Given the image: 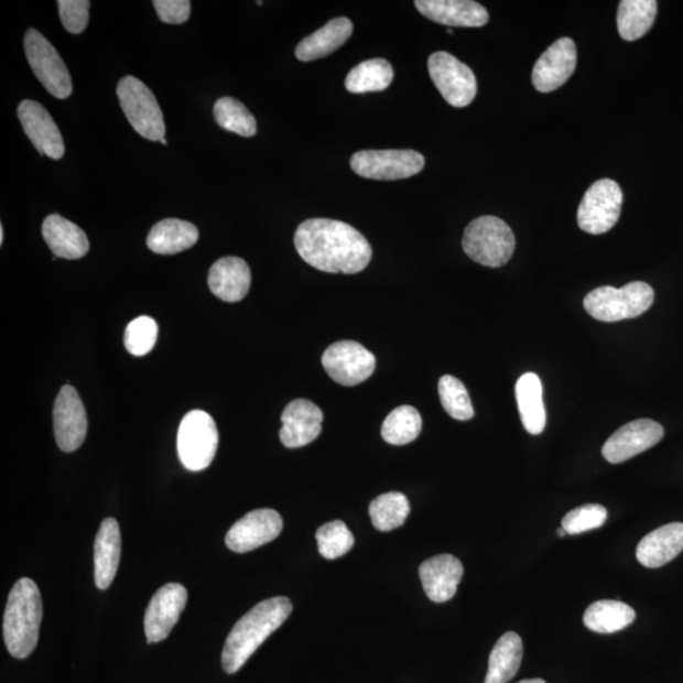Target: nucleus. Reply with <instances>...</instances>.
<instances>
[{
  "instance_id": "58836bf2",
  "label": "nucleus",
  "mask_w": 683,
  "mask_h": 683,
  "mask_svg": "<svg viewBox=\"0 0 683 683\" xmlns=\"http://www.w3.org/2000/svg\"><path fill=\"white\" fill-rule=\"evenodd\" d=\"M606 519H608V511L603 506L586 503L567 512L562 519V528L567 534L577 535L603 527Z\"/></svg>"
},
{
  "instance_id": "473e14b6",
  "label": "nucleus",
  "mask_w": 683,
  "mask_h": 683,
  "mask_svg": "<svg viewBox=\"0 0 683 683\" xmlns=\"http://www.w3.org/2000/svg\"><path fill=\"white\" fill-rule=\"evenodd\" d=\"M422 429L420 412L414 406L401 405L388 415L382 424L381 435L386 442L394 446H405L420 437Z\"/></svg>"
},
{
  "instance_id": "49530a36",
  "label": "nucleus",
  "mask_w": 683,
  "mask_h": 683,
  "mask_svg": "<svg viewBox=\"0 0 683 683\" xmlns=\"http://www.w3.org/2000/svg\"><path fill=\"white\" fill-rule=\"evenodd\" d=\"M447 33H448V34H454V30H452V29H447Z\"/></svg>"
},
{
  "instance_id": "a878e982",
  "label": "nucleus",
  "mask_w": 683,
  "mask_h": 683,
  "mask_svg": "<svg viewBox=\"0 0 683 683\" xmlns=\"http://www.w3.org/2000/svg\"><path fill=\"white\" fill-rule=\"evenodd\" d=\"M354 32L351 20L346 17L328 22L321 30L304 39L296 46L295 56L301 62L310 63L326 57L344 46Z\"/></svg>"
},
{
  "instance_id": "f257e3e1",
  "label": "nucleus",
  "mask_w": 683,
  "mask_h": 683,
  "mask_svg": "<svg viewBox=\"0 0 683 683\" xmlns=\"http://www.w3.org/2000/svg\"><path fill=\"white\" fill-rule=\"evenodd\" d=\"M295 249L314 269L329 273L361 272L372 258L367 239L345 221L313 218L297 227Z\"/></svg>"
},
{
  "instance_id": "72a5a7b5",
  "label": "nucleus",
  "mask_w": 683,
  "mask_h": 683,
  "mask_svg": "<svg viewBox=\"0 0 683 683\" xmlns=\"http://www.w3.org/2000/svg\"><path fill=\"white\" fill-rule=\"evenodd\" d=\"M371 522L380 532H391L404 525L410 503L404 494L392 491L380 495L370 503Z\"/></svg>"
},
{
  "instance_id": "e433bc0d",
  "label": "nucleus",
  "mask_w": 683,
  "mask_h": 683,
  "mask_svg": "<svg viewBox=\"0 0 683 683\" xmlns=\"http://www.w3.org/2000/svg\"><path fill=\"white\" fill-rule=\"evenodd\" d=\"M321 556L327 560L344 557L353 550L355 538L342 520L323 524L315 533Z\"/></svg>"
},
{
  "instance_id": "c9c22d12",
  "label": "nucleus",
  "mask_w": 683,
  "mask_h": 683,
  "mask_svg": "<svg viewBox=\"0 0 683 683\" xmlns=\"http://www.w3.org/2000/svg\"><path fill=\"white\" fill-rule=\"evenodd\" d=\"M441 403L456 421L473 420L475 412L467 389L455 376L444 375L438 382Z\"/></svg>"
},
{
  "instance_id": "a18cd8bd",
  "label": "nucleus",
  "mask_w": 683,
  "mask_h": 683,
  "mask_svg": "<svg viewBox=\"0 0 683 683\" xmlns=\"http://www.w3.org/2000/svg\"><path fill=\"white\" fill-rule=\"evenodd\" d=\"M160 142H161L162 144H167L166 139H162Z\"/></svg>"
},
{
  "instance_id": "37998d69",
  "label": "nucleus",
  "mask_w": 683,
  "mask_h": 683,
  "mask_svg": "<svg viewBox=\"0 0 683 683\" xmlns=\"http://www.w3.org/2000/svg\"><path fill=\"white\" fill-rule=\"evenodd\" d=\"M4 241V228L0 226V245H3Z\"/></svg>"
},
{
  "instance_id": "cd10ccee",
  "label": "nucleus",
  "mask_w": 683,
  "mask_h": 683,
  "mask_svg": "<svg viewBox=\"0 0 683 683\" xmlns=\"http://www.w3.org/2000/svg\"><path fill=\"white\" fill-rule=\"evenodd\" d=\"M516 395L525 431L533 435L541 434L545 429L546 414L540 376L534 372L520 376L516 386Z\"/></svg>"
},
{
  "instance_id": "dca6fc26",
  "label": "nucleus",
  "mask_w": 683,
  "mask_h": 683,
  "mask_svg": "<svg viewBox=\"0 0 683 683\" xmlns=\"http://www.w3.org/2000/svg\"><path fill=\"white\" fill-rule=\"evenodd\" d=\"M186 603L187 592L181 584H167L153 595L144 615V635L150 644L159 643L169 637Z\"/></svg>"
},
{
  "instance_id": "c85d7f7f",
  "label": "nucleus",
  "mask_w": 683,
  "mask_h": 683,
  "mask_svg": "<svg viewBox=\"0 0 683 683\" xmlns=\"http://www.w3.org/2000/svg\"><path fill=\"white\" fill-rule=\"evenodd\" d=\"M523 660V642L514 631L500 637L489 657L485 683H508L516 677Z\"/></svg>"
},
{
  "instance_id": "7ed1b4c3",
  "label": "nucleus",
  "mask_w": 683,
  "mask_h": 683,
  "mask_svg": "<svg viewBox=\"0 0 683 683\" xmlns=\"http://www.w3.org/2000/svg\"><path fill=\"white\" fill-rule=\"evenodd\" d=\"M42 599L33 579L23 577L14 584L4 611L3 635L8 652L14 659H28L39 642Z\"/></svg>"
},
{
  "instance_id": "c756f323",
  "label": "nucleus",
  "mask_w": 683,
  "mask_h": 683,
  "mask_svg": "<svg viewBox=\"0 0 683 683\" xmlns=\"http://www.w3.org/2000/svg\"><path fill=\"white\" fill-rule=\"evenodd\" d=\"M636 619L629 605L617 600H600L588 606L584 614L586 628L600 635H611L626 629Z\"/></svg>"
},
{
  "instance_id": "39448f33",
  "label": "nucleus",
  "mask_w": 683,
  "mask_h": 683,
  "mask_svg": "<svg viewBox=\"0 0 683 683\" xmlns=\"http://www.w3.org/2000/svg\"><path fill=\"white\" fill-rule=\"evenodd\" d=\"M463 247L473 261L488 268H501L514 253L516 237L502 219L484 216L467 226Z\"/></svg>"
},
{
  "instance_id": "4468645a",
  "label": "nucleus",
  "mask_w": 683,
  "mask_h": 683,
  "mask_svg": "<svg viewBox=\"0 0 683 683\" xmlns=\"http://www.w3.org/2000/svg\"><path fill=\"white\" fill-rule=\"evenodd\" d=\"M54 432L59 449L72 454L87 438L88 416L83 401L71 386L59 390L54 406Z\"/></svg>"
},
{
  "instance_id": "9d476101",
  "label": "nucleus",
  "mask_w": 683,
  "mask_h": 683,
  "mask_svg": "<svg viewBox=\"0 0 683 683\" xmlns=\"http://www.w3.org/2000/svg\"><path fill=\"white\" fill-rule=\"evenodd\" d=\"M622 205V192L610 178L597 181L584 195L577 212L581 229L590 235H604L618 224Z\"/></svg>"
},
{
  "instance_id": "4c0bfd02",
  "label": "nucleus",
  "mask_w": 683,
  "mask_h": 683,
  "mask_svg": "<svg viewBox=\"0 0 683 683\" xmlns=\"http://www.w3.org/2000/svg\"><path fill=\"white\" fill-rule=\"evenodd\" d=\"M159 337V326L147 315L133 319L124 332V346L133 356H144L152 351Z\"/></svg>"
},
{
  "instance_id": "f3484780",
  "label": "nucleus",
  "mask_w": 683,
  "mask_h": 683,
  "mask_svg": "<svg viewBox=\"0 0 683 683\" xmlns=\"http://www.w3.org/2000/svg\"><path fill=\"white\" fill-rule=\"evenodd\" d=\"M577 50L568 37L554 42L533 67L532 82L541 93H551L562 87L576 71Z\"/></svg>"
},
{
  "instance_id": "6ab92c4d",
  "label": "nucleus",
  "mask_w": 683,
  "mask_h": 683,
  "mask_svg": "<svg viewBox=\"0 0 683 683\" xmlns=\"http://www.w3.org/2000/svg\"><path fill=\"white\" fill-rule=\"evenodd\" d=\"M281 422V442L288 448H301L319 437L323 412L312 401L296 399L286 405Z\"/></svg>"
},
{
  "instance_id": "6e6552de",
  "label": "nucleus",
  "mask_w": 683,
  "mask_h": 683,
  "mask_svg": "<svg viewBox=\"0 0 683 683\" xmlns=\"http://www.w3.org/2000/svg\"><path fill=\"white\" fill-rule=\"evenodd\" d=\"M24 51L36 78L57 99L72 96L73 82L63 58L50 41L34 29L24 36Z\"/></svg>"
},
{
  "instance_id": "0eeeda50",
  "label": "nucleus",
  "mask_w": 683,
  "mask_h": 683,
  "mask_svg": "<svg viewBox=\"0 0 683 683\" xmlns=\"http://www.w3.org/2000/svg\"><path fill=\"white\" fill-rule=\"evenodd\" d=\"M117 96L128 122L137 133L150 141L165 139L164 115L147 85L134 76H126L118 83Z\"/></svg>"
},
{
  "instance_id": "f8f14e48",
  "label": "nucleus",
  "mask_w": 683,
  "mask_h": 683,
  "mask_svg": "<svg viewBox=\"0 0 683 683\" xmlns=\"http://www.w3.org/2000/svg\"><path fill=\"white\" fill-rule=\"evenodd\" d=\"M322 364L330 379L344 387H356L371 378L376 358L354 340H339L323 354Z\"/></svg>"
},
{
  "instance_id": "20e7f679",
  "label": "nucleus",
  "mask_w": 683,
  "mask_h": 683,
  "mask_svg": "<svg viewBox=\"0 0 683 683\" xmlns=\"http://www.w3.org/2000/svg\"><path fill=\"white\" fill-rule=\"evenodd\" d=\"M654 302L651 285L633 281L620 289L601 286L588 293L584 301L585 310L600 322L633 319L646 313Z\"/></svg>"
},
{
  "instance_id": "4be33fe9",
  "label": "nucleus",
  "mask_w": 683,
  "mask_h": 683,
  "mask_svg": "<svg viewBox=\"0 0 683 683\" xmlns=\"http://www.w3.org/2000/svg\"><path fill=\"white\" fill-rule=\"evenodd\" d=\"M121 529L116 519L102 520L94 544V578L99 590H108L121 561Z\"/></svg>"
},
{
  "instance_id": "7c9ffc66",
  "label": "nucleus",
  "mask_w": 683,
  "mask_h": 683,
  "mask_svg": "<svg viewBox=\"0 0 683 683\" xmlns=\"http://www.w3.org/2000/svg\"><path fill=\"white\" fill-rule=\"evenodd\" d=\"M657 8L654 0H622L618 10V31L626 41L642 39L652 29Z\"/></svg>"
},
{
  "instance_id": "79ce46f5",
  "label": "nucleus",
  "mask_w": 683,
  "mask_h": 683,
  "mask_svg": "<svg viewBox=\"0 0 683 683\" xmlns=\"http://www.w3.org/2000/svg\"><path fill=\"white\" fill-rule=\"evenodd\" d=\"M518 683H546V682L541 679H531V680L519 681Z\"/></svg>"
},
{
  "instance_id": "393cba45",
  "label": "nucleus",
  "mask_w": 683,
  "mask_h": 683,
  "mask_svg": "<svg viewBox=\"0 0 683 683\" xmlns=\"http://www.w3.org/2000/svg\"><path fill=\"white\" fill-rule=\"evenodd\" d=\"M42 235L55 258L79 260L89 252V239L84 230L62 216H48L42 225Z\"/></svg>"
},
{
  "instance_id": "5701e85b",
  "label": "nucleus",
  "mask_w": 683,
  "mask_h": 683,
  "mask_svg": "<svg viewBox=\"0 0 683 683\" xmlns=\"http://www.w3.org/2000/svg\"><path fill=\"white\" fill-rule=\"evenodd\" d=\"M208 285L212 293L227 303L241 302L251 288V270L242 259L224 258L210 268Z\"/></svg>"
},
{
  "instance_id": "f704fd0d",
  "label": "nucleus",
  "mask_w": 683,
  "mask_h": 683,
  "mask_svg": "<svg viewBox=\"0 0 683 683\" xmlns=\"http://www.w3.org/2000/svg\"><path fill=\"white\" fill-rule=\"evenodd\" d=\"M215 117L219 127L242 137H252L258 132V123L243 102L225 97L217 100Z\"/></svg>"
},
{
  "instance_id": "a19ab883",
  "label": "nucleus",
  "mask_w": 683,
  "mask_h": 683,
  "mask_svg": "<svg viewBox=\"0 0 683 683\" xmlns=\"http://www.w3.org/2000/svg\"><path fill=\"white\" fill-rule=\"evenodd\" d=\"M159 19L167 24H182L191 19L189 0H155L153 2Z\"/></svg>"
},
{
  "instance_id": "1a4fd4ad",
  "label": "nucleus",
  "mask_w": 683,
  "mask_h": 683,
  "mask_svg": "<svg viewBox=\"0 0 683 683\" xmlns=\"http://www.w3.org/2000/svg\"><path fill=\"white\" fill-rule=\"evenodd\" d=\"M424 165L422 153L413 150H366L351 159L355 173L372 181H401L420 174Z\"/></svg>"
},
{
  "instance_id": "423d86ee",
  "label": "nucleus",
  "mask_w": 683,
  "mask_h": 683,
  "mask_svg": "<svg viewBox=\"0 0 683 683\" xmlns=\"http://www.w3.org/2000/svg\"><path fill=\"white\" fill-rule=\"evenodd\" d=\"M219 434L215 420L203 410H192L178 426L177 455L193 473L208 468L215 459Z\"/></svg>"
},
{
  "instance_id": "9b49d317",
  "label": "nucleus",
  "mask_w": 683,
  "mask_h": 683,
  "mask_svg": "<svg viewBox=\"0 0 683 683\" xmlns=\"http://www.w3.org/2000/svg\"><path fill=\"white\" fill-rule=\"evenodd\" d=\"M429 71L432 82L448 105L456 108L471 105L477 94V82L466 64L441 51L431 55Z\"/></svg>"
},
{
  "instance_id": "c03bdc74",
  "label": "nucleus",
  "mask_w": 683,
  "mask_h": 683,
  "mask_svg": "<svg viewBox=\"0 0 683 683\" xmlns=\"http://www.w3.org/2000/svg\"><path fill=\"white\" fill-rule=\"evenodd\" d=\"M566 534L567 533H566L565 529H563V528L559 529V535L560 536H565Z\"/></svg>"
},
{
  "instance_id": "ddd939ff",
  "label": "nucleus",
  "mask_w": 683,
  "mask_h": 683,
  "mask_svg": "<svg viewBox=\"0 0 683 683\" xmlns=\"http://www.w3.org/2000/svg\"><path fill=\"white\" fill-rule=\"evenodd\" d=\"M283 518L277 510L258 509L239 519L226 535L230 551L247 553L277 540L283 531Z\"/></svg>"
},
{
  "instance_id": "b1692460",
  "label": "nucleus",
  "mask_w": 683,
  "mask_h": 683,
  "mask_svg": "<svg viewBox=\"0 0 683 683\" xmlns=\"http://www.w3.org/2000/svg\"><path fill=\"white\" fill-rule=\"evenodd\" d=\"M683 551V523L665 524L647 534L637 546V560L648 568L668 565Z\"/></svg>"
},
{
  "instance_id": "bb28decb",
  "label": "nucleus",
  "mask_w": 683,
  "mask_h": 683,
  "mask_svg": "<svg viewBox=\"0 0 683 683\" xmlns=\"http://www.w3.org/2000/svg\"><path fill=\"white\" fill-rule=\"evenodd\" d=\"M199 230L191 221L164 219L153 226L148 237V246L159 254H175L198 242Z\"/></svg>"
},
{
  "instance_id": "412c9836",
  "label": "nucleus",
  "mask_w": 683,
  "mask_h": 683,
  "mask_svg": "<svg viewBox=\"0 0 683 683\" xmlns=\"http://www.w3.org/2000/svg\"><path fill=\"white\" fill-rule=\"evenodd\" d=\"M420 577L426 596L434 603H446L457 593L464 577V566L451 554H440L425 560L420 567Z\"/></svg>"
},
{
  "instance_id": "2f4dec72",
  "label": "nucleus",
  "mask_w": 683,
  "mask_h": 683,
  "mask_svg": "<svg viewBox=\"0 0 683 683\" xmlns=\"http://www.w3.org/2000/svg\"><path fill=\"white\" fill-rule=\"evenodd\" d=\"M394 80V71L387 59L372 58L353 68L346 78L349 93L365 94L382 91Z\"/></svg>"
},
{
  "instance_id": "ea45409f",
  "label": "nucleus",
  "mask_w": 683,
  "mask_h": 683,
  "mask_svg": "<svg viewBox=\"0 0 683 683\" xmlns=\"http://www.w3.org/2000/svg\"><path fill=\"white\" fill-rule=\"evenodd\" d=\"M59 19L64 29L79 34L87 29L89 22V0H58Z\"/></svg>"
},
{
  "instance_id": "a211bd4d",
  "label": "nucleus",
  "mask_w": 683,
  "mask_h": 683,
  "mask_svg": "<svg viewBox=\"0 0 683 683\" xmlns=\"http://www.w3.org/2000/svg\"><path fill=\"white\" fill-rule=\"evenodd\" d=\"M19 118L23 131L28 134L33 147L53 160L64 156L65 144L54 118L47 110L34 100H23L19 107Z\"/></svg>"
},
{
  "instance_id": "2eb2a0df",
  "label": "nucleus",
  "mask_w": 683,
  "mask_h": 683,
  "mask_svg": "<svg viewBox=\"0 0 683 683\" xmlns=\"http://www.w3.org/2000/svg\"><path fill=\"white\" fill-rule=\"evenodd\" d=\"M663 435V426L652 420L630 422L621 426L605 442L603 456L614 465L626 463V460L654 447L662 441Z\"/></svg>"
},
{
  "instance_id": "f03ea898",
  "label": "nucleus",
  "mask_w": 683,
  "mask_h": 683,
  "mask_svg": "<svg viewBox=\"0 0 683 683\" xmlns=\"http://www.w3.org/2000/svg\"><path fill=\"white\" fill-rule=\"evenodd\" d=\"M292 611L293 604L285 596L272 597L253 606L230 630L221 652V668L229 674L241 670L264 640L284 625Z\"/></svg>"
},
{
  "instance_id": "aec40b11",
  "label": "nucleus",
  "mask_w": 683,
  "mask_h": 683,
  "mask_svg": "<svg viewBox=\"0 0 683 683\" xmlns=\"http://www.w3.org/2000/svg\"><path fill=\"white\" fill-rule=\"evenodd\" d=\"M425 19L451 28H484L489 12L473 0H416L414 3Z\"/></svg>"
}]
</instances>
